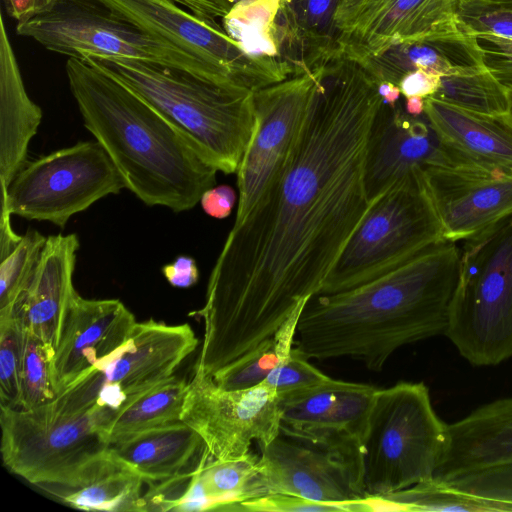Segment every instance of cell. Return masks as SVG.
Listing matches in <instances>:
<instances>
[{
  "mask_svg": "<svg viewBox=\"0 0 512 512\" xmlns=\"http://www.w3.org/2000/svg\"><path fill=\"white\" fill-rule=\"evenodd\" d=\"M449 149L448 158L422 169V176L443 238L459 243L479 238L512 218V168Z\"/></svg>",
  "mask_w": 512,
  "mask_h": 512,
  "instance_id": "16",
  "label": "cell"
},
{
  "mask_svg": "<svg viewBox=\"0 0 512 512\" xmlns=\"http://www.w3.org/2000/svg\"><path fill=\"white\" fill-rule=\"evenodd\" d=\"M396 511L407 512H496V506L487 500L453 489L431 479L411 487L381 495Z\"/></svg>",
  "mask_w": 512,
  "mask_h": 512,
  "instance_id": "35",
  "label": "cell"
},
{
  "mask_svg": "<svg viewBox=\"0 0 512 512\" xmlns=\"http://www.w3.org/2000/svg\"><path fill=\"white\" fill-rule=\"evenodd\" d=\"M144 484L141 475L116 459L110 451L107 459L83 484L54 495L77 509L140 511Z\"/></svg>",
  "mask_w": 512,
  "mask_h": 512,
  "instance_id": "28",
  "label": "cell"
},
{
  "mask_svg": "<svg viewBox=\"0 0 512 512\" xmlns=\"http://www.w3.org/2000/svg\"><path fill=\"white\" fill-rule=\"evenodd\" d=\"M136 323L120 300L86 299L76 293L54 356L59 395L119 349Z\"/></svg>",
  "mask_w": 512,
  "mask_h": 512,
  "instance_id": "20",
  "label": "cell"
},
{
  "mask_svg": "<svg viewBox=\"0 0 512 512\" xmlns=\"http://www.w3.org/2000/svg\"><path fill=\"white\" fill-rule=\"evenodd\" d=\"M16 33L69 58L137 59L231 86L201 61L140 29L99 0H56L17 23Z\"/></svg>",
  "mask_w": 512,
  "mask_h": 512,
  "instance_id": "9",
  "label": "cell"
},
{
  "mask_svg": "<svg viewBox=\"0 0 512 512\" xmlns=\"http://www.w3.org/2000/svg\"><path fill=\"white\" fill-rule=\"evenodd\" d=\"M360 500L327 503L291 494L274 493L243 501L238 504V510L248 512H361Z\"/></svg>",
  "mask_w": 512,
  "mask_h": 512,
  "instance_id": "38",
  "label": "cell"
},
{
  "mask_svg": "<svg viewBox=\"0 0 512 512\" xmlns=\"http://www.w3.org/2000/svg\"><path fill=\"white\" fill-rule=\"evenodd\" d=\"M376 390L372 385L331 378L280 395V432L363 454Z\"/></svg>",
  "mask_w": 512,
  "mask_h": 512,
  "instance_id": "18",
  "label": "cell"
},
{
  "mask_svg": "<svg viewBox=\"0 0 512 512\" xmlns=\"http://www.w3.org/2000/svg\"><path fill=\"white\" fill-rule=\"evenodd\" d=\"M486 67L505 86L512 84V38L493 34L476 35Z\"/></svg>",
  "mask_w": 512,
  "mask_h": 512,
  "instance_id": "40",
  "label": "cell"
},
{
  "mask_svg": "<svg viewBox=\"0 0 512 512\" xmlns=\"http://www.w3.org/2000/svg\"><path fill=\"white\" fill-rule=\"evenodd\" d=\"M0 408L4 466L53 495L83 484L110 454L103 409L67 413L53 403Z\"/></svg>",
  "mask_w": 512,
  "mask_h": 512,
  "instance_id": "5",
  "label": "cell"
},
{
  "mask_svg": "<svg viewBox=\"0 0 512 512\" xmlns=\"http://www.w3.org/2000/svg\"><path fill=\"white\" fill-rule=\"evenodd\" d=\"M462 2H475V3H483L495 5L507 9H512V0H459Z\"/></svg>",
  "mask_w": 512,
  "mask_h": 512,
  "instance_id": "48",
  "label": "cell"
},
{
  "mask_svg": "<svg viewBox=\"0 0 512 512\" xmlns=\"http://www.w3.org/2000/svg\"><path fill=\"white\" fill-rule=\"evenodd\" d=\"M330 379L331 377L315 368L293 347L264 383L271 386L280 396L322 384Z\"/></svg>",
  "mask_w": 512,
  "mask_h": 512,
  "instance_id": "37",
  "label": "cell"
},
{
  "mask_svg": "<svg viewBox=\"0 0 512 512\" xmlns=\"http://www.w3.org/2000/svg\"><path fill=\"white\" fill-rule=\"evenodd\" d=\"M458 0H342L334 16L337 57L364 62L408 41L459 26Z\"/></svg>",
  "mask_w": 512,
  "mask_h": 512,
  "instance_id": "17",
  "label": "cell"
},
{
  "mask_svg": "<svg viewBox=\"0 0 512 512\" xmlns=\"http://www.w3.org/2000/svg\"><path fill=\"white\" fill-rule=\"evenodd\" d=\"M448 424L423 382L377 389L363 444V485L381 496L431 480L442 459Z\"/></svg>",
  "mask_w": 512,
  "mask_h": 512,
  "instance_id": "6",
  "label": "cell"
},
{
  "mask_svg": "<svg viewBox=\"0 0 512 512\" xmlns=\"http://www.w3.org/2000/svg\"><path fill=\"white\" fill-rule=\"evenodd\" d=\"M509 89V96H510V109L508 115L512 118V84L509 86H506Z\"/></svg>",
  "mask_w": 512,
  "mask_h": 512,
  "instance_id": "49",
  "label": "cell"
},
{
  "mask_svg": "<svg viewBox=\"0 0 512 512\" xmlns=\"http://www.w3.org/2000/svg\"><path fill=\"white\" fill-rule=\"evenodd\" d=\"M341 1L280 0V54L293 74L313 70L337 58L334 16Z\"/></svg>",
  "mask_w": 512,
  "mask_h": 512,
  "instance_id": "26",
  "label": "cell"
},
{
  "mask_svg": "<svg viewBox=\"0 0 512 512\" xmlns=\"http://www.w3.org/2000/svg\"><path fill=\"white\" fill-rule=\"evenodd\" d=\"M83 60L150 105L210 166L237 172L254 130V91L137 59Z\"/></svg>",
  "mask_w": 512,
  "mask_h": 512,
  "instance_id": "4",
  "label": "cell"
},
{
  "mask_svg": "<svg viewBox=\"0 0 512 512\" xmlns=\"http://www.w3.org/2000/svg\"><path fill=\"white\" fill-rule=\"evenodd\" d=\"M42 120L27 94L15 52L0 17V190L4 192L27 163L28 146Z\"/></svg>",
  "mask_w": 512,
  "mask_h": 512,
  "instance_id": "23",
  "label": "cell"
},
{
  "mask_svg": "<svg viewBox=\"0 0 512 512\" xmlns=\"http://www.w3.org/2000/svg\"><path fill=\"white\" fill-rule=\"evenodd\" d=\"M280 0H245L222 18L223 29L246 52L281 58L277 34Z\"/></svg>",
  "mask_w": 512,
  "mask_h": 512,
  "instance_id": "30",
  "label": "cell"
},
{
  "mask_svg": "<svg viewBox=\"0 0 512 512\" xmlns=\"http://www.w3.org/2000/svg\"><path fill=\"white\" fill-rule=\"evenodd\" d=\"M460 254L458 243L444 239L362 285L313 295L298 318L295 349L319 361L349 357L379 372L399 348L444 335Z\"/></svg>",
  "mask_w": 512,
  "mask_h": 512,
  "instance_id": "2",
  "label": "cell"
},
{
  "mask_svg": "<svg viewBox=\"0 0 512 512\" xmlns=\"http://www.w3.org/2000/svg\"><path fill=\"white\" fill-rule=\"evenodd\" d=\"M180 420L198 433L210 459H240L251 453L253 441L267 444L280 433L278 395L264 382L225 390L212 375L194 369Z\"/></svg>",
  "mask_w": 512,
  "mask_h": 512,
  "instance_id": "14",
  "label": "cell"
},
{
  "mask_svg": "<svg viewBox=\"0 0 512 512\" xmlns=\"http://www.w3.org/2000/svg\"><path fill=\"white\" fill-rule=\"evenodd\" d=\"M112 455L142 476L159 482L198 466L205 445L186 423L153 427L110 444Z\"/></svg>",
  "mask_w": 512,
  "mask_h": 512,
  "instance_id": "25",
  "label": "cell"
},
{
  "mask_svg": "<svg viewBox=\"0 0 512 512\" xmlns=\"http://www.w3.org/2000/svg\"><path fill=\"white\" fill-rule=\"evenodd\" d=\"M54 356L51 344L22 328L20 408L32 409L58 398Z\"/></svg>",
  "mask_w": 512,
  "mask_h": 512,
  "instance_id": "34",
  "label": "cell"
},
{
  "mask_svg": "<svg viewBox=\"0 0 512 512\" xmlns=\"http://www.w3.org/2000/svg\"><path fill=\"white\" fill-rule=\"evenodd\" d=\"M56 0H6L7 12L17 23L48 9Z\"/></svg>",
  "mask_w": 512,
  "mask_h": 512,
  "instance_id": "45",
  "label": "cell"
},
{
  "mask_svg": "<svg viewBox=\"0 0 512 512\" xmlns=\"http://www.w3.org/2000/svg\"><path fill=\"white\" fill-rule=\"evenodd\" d=\"M161 272L167 282L176 288H190L198 282L199 270L195 259L187 255L177 256L165 264Z\"/></svg>",
  "mask_w": 512,
  "mask_h": 512,
  "instance_id": "42",
  "label": "cell"
},
{
  "mask_svg": "<svg viewBox=\"0 0 512 512\" xmlns=\"http://www.w3.org/2000/svg\"><path fill=\"white\" fill-rule=\"evenodd\" d=\"M79 247L74 233L48 236L33 277L12 311L23 329L55 350L77 293L73 274Z\"/></svg>",
  "mask_w": 512,
  "mask_h": 512,
  "instance_id": "21",
  "label": "cell"
},
{
  "mask_svg": "<svg viewBox=\"0 0 512 512\" xmlns=\"http://www.w3.org/2000/svg\"><path fill=\"white\" fill-rule=\"evenodd\" d=\"M424 114L452 150L475 161L512 168V118L486 115L425 98Z\"/></svg>",
  "mask_w": 512,
  "mask_h": 512,
  "instance_id": "24",
  "label": "cell"
},
{
  "mask_svg": "<svg viewBox=\"0 0 512 512\" xmlns=\"http://www.w3.org/2000/svg\"><path fill=\"white\" fill-rule=\"evenodd\" d=\"M47 237L28 230L14 243L0 247V318L13 308L29 285Z\"/></svg>",
  "mask_w": 512,
  "mask_h": 512,
  "instance_id": "33",
  "label": "cell"
},
{
  "mask_svg": "<svg viewBox=\"0 0 512 512\" xmlns=\"http://www.w3.org/2000/svg\"><path fill=\"white\" fill-rule=\"evenodd\" d=\"M444 335L475 366L512 357V218L464 241Z\"/></svg>",
  "mask_w": 512,
  "mask_h": 512,
  "instance_id": "7",
  "label": "cell"
},
{
  "mask_svg": "<svg viewBox=\"0 0 512 512\" xmlns=\"http://www.w3.org/2000/svg\"><path fill=\"white\" fill-rule=\"evenodd\" d=\"M22 328L11 315L0 318V405L16 408L21 401Z\"/></svg>",
  "mask_w": 512,
  "mask_h": 512,
  "instance_id": "36",
  "label": "cell"
},
{
  "mask_svg": "<svg viewBox=\"0 0 512 512\" xmlns=\"http://www.w3.org/2000/svg\"><path fill=\"white\" fill-rule=\"evenodd\" d=\"M457 16L461 26L474 35L493 34L512 38V9L458 0Z\"/></svg>",
  "mask_w": 512,
  "mask_h": 512,
  "instance_id": "39",
  "label": "cell"
},
{
  "mask_svg": "<svg viewBox=\"0 0 512 512\" xmlns=\"http://www.w3.org/2000/svg\"><path fill=\"white\" fill-rule=\"evenodd\" d=\"M450 154L425 114L383 103L371 126L364 167L370 203L413 169L443 163Z\"/></svg>",
  "mask_w": 512,
  "mask_h": 512,
  "instance_id": "19",
  "label": "cell"
},
{
  "mask_svg": "<svg viewBox=\"0 0 512 512\" xmlns=\"http://www.w3.org/2000/svg\"><path fill=\"white\" fill-rule=\"evenodd\" d=\"M188 390L185 379L171 376L128 398L112 412L102 432L112 444L141 431L180 421Z\"/></svg>",
  "mask_w": 512,
  "mask_h": 512,
  "instance_id": "27",
  "label": "cell"
},
{
  "mask_svg": "<svg viewBox=\"0 0 512 512\" xmlns=\"http://www.w3.org/2000/svg\"><path fill=\"white\" fill-rule=\"evenodd\" d=\"M237 196L229 185H219L207 189L201 196L200 204L204 212L216 219H223L231 214Z\"/></svg>",
  "mask_w": 512,
  "mask_h": 512,
  "instance_id": "41",
  "label": "cell"
},
{
  "mask_svg": "<svg viewBox=\"0 0 512 512\" xmlns=\"http://www.w3.org/2000/svg\"><path fill=\"white\" fill-rule=\"evenodd\" d=\"M360 64L378 83L391 82L395 85L405 74L418 69L442 77L487 68L476 35L461 24L418 40L397 44Z\"/></svg>",
  "mask_w": 512,
  "mask_h": 512,
  "instance_id": "22",
  "label": "cell"
},
{
  "mask_svg": "<svg viewBox=\"0 0 512 512\" xmlns=\"http://www.w3.org/2000/svg\"><path fill=\"white\" fill-rule=\"evenodd\" d=\"M441 240L442 226L417 167L371 203L318 294L369 282Z\"/></svg>",
  "mask_w": 512,
  "mask_h": 512,
  "instance_id": "8",
  "label": "cell"
},
{
  "mask_svg": "<svg viewBox=\"0 0 512 512\" xmlns=\"http://www.w3.org/2000/svg\"><path fill=\"white\" fill-rule=\"evenodd\" d=\"M321 67L254 91L255 125L237 170L234 223L243 220L280 177L314 96Z\"/></svg>",
  "mask_w": 512,
  "mask_h": 512,
  "instance_id": "13",
  "label": "cell"
},
{
  "mask_svg": "<svg viewBox=\"0 0 512 512\" xmlns=\"http://www.w3.org/2000/svg\"><path fill=\"white\" fill-rule=\"evenodd\" d=\"M301 311L293 314L272 337L217 370L212 375L215 383L232 391L253 388L263 383L293 349Z\"/></svg>",
  "mask_w": 512,
  "mask_h": 512,
  "instance_id": "29",
  "label": "cell"
},
{
  "mask_svg": "<svg viewBox=\"0 0 512 512\" xmlns=\"http://www.w3.org/2000/svg\"><path fill=\"white\" fill-rule=\"evenodd\" d=\"M430 97L486 115H507L510 109L509 89L488 68L442 76Z\"/></svg>",
  "mask_w": 512,
  "mask_h": 512,
  "instance_id": "31",
  "label": "cell"
},
{
  "mask_svg": "<svg viewBox=\"0 0 512 512\" xmlns=\"http://www.w3.org/2000/svg\"><path fill=\"white\" fill-rule=\"evenodd\" d=\"M384 103L357 61L322 66L288 161L249 214L234 223L210 273L196 366L213 375L272 337L318 294L370 207L364 167Z\"/></svg>",
  "mask_w": 512,
  "mask_h": 512,
  "instance_id": "1",
  "label": "cell"
},
{
  "mask_svg": "<svg viewBox=\"0 0 512 512\" xmlns=\"http://www.w3.org/2000/svg\"><path fill=\"white\" fill-rule=\"evenodd\" d=\"M147 33L210 67L226 84L256 91L293 74L282 59L245 51L213 19L174 0H99Z\"/></svg>",
  "mask_w": 512,
  "mask_h": 512,
  "instance_id": "12",
  "label": "cell"
},
{
  "mask_svg": "<svg viewBox=\"0 0 512 512\" xmlns=\"http://www.w3.org/2000/svg\"><path fill=\"white\" fill-rule=\"evenodd\" d=\"M257 461L251 453L240 459L213 460L204 451L198 473L212 510H238L239 503L252 498Z\"/></svg>",
  "mask_w": 512,
  "mask_h": 512,
  "instance_id": "32",
  "label": "cell"
},
{
  "mask_svg": "<svg viewBox=\"0 0 512 512\" xmlns=\"http://www.w3.org/2000/svg\"><path fill=\"white\" fill-rule=\"evenodd\" d=\"M125 187L98 141L78 142L26 163L1 192V209L64 228L71 216Z\"/></svg>",
  "mask_w": 512,
  "mask_h": 512,
  "instance_id": "10",
  "label": "cell"
},
{
  "mask_svg": "<svg viewBox=\"0 0 512 512\" xmlns=\"http://www.w3.org/2000/svg\"><path fill=\"white\" fill-rule=\"evenodd\" d=\"M66 74L85 128L106 150L125 187L148 206L194 208L217 170L179 132L122 83L69 58Z\"/></svg>",
  "mask_w": 512,
  "mask_h": 512,
  "instance_id": "3",
  "label": "cell"
},
{
  "mask_svg": "<svg viewBox=\"0 0 512 512\" xmlns=\"http://www.w3.org/2000/svg\"><path fill=\"white\" fill-rule=\"evenodd\" d=\"M441 76L418 69L405 74L398 86L405 97L420 96L430 97L436 93L440 86Z\"/></svg>",
  "mask_w": 512,
  "mask_h": 512,
  "instance_id": "43",
  "label": "cell"
},
{
  "mask_svg": "<svg viewBox=\"0 0 512 512\" xmlns=\"http://www.w3.org/2000/svg\"><path fill=\"white\" fill-rule=\"evenodd\" d=\"M198 342L187 323L137 322L119 349L74 382L53 404L67 413L99 408L111 414L128 398L173 376Z\"/></svg>",
  "mask_w": 512,
  "mask_h": 512,
  "instance_id": "11",
  "label": "cell"
},
{
  "mask_svg": "<svg viewBox=\"0 0 512 512\" xmlns=\"http://www.w3.org/2000/svg\"><path fill=\"white\" fill-rule=\"evenodd\" d=\"M378 92L384 103L390 106L396 105L401 95L399 86L391 82L378 83Z\"/></svg>",
  "mask_w": 512,
  "mask_h": 512,
  "instance_id": "46",
  "label": "cell"
},
{
  "mask_svg": "<svg viewBox=\"0 0 512 512\" xmlns=\"http://www.w3.org/2000/svg\"><path fill=\"white\" fill-rule=\"evenodd\" d=\"M405 99L404 109L409 115L420 116L424 114L425 98L412 96Z\"/></svg>",
  "mask_w": 512,
  "mask_h": 512,
  "instance_id": "47",
  "label": "cell"
},
{
  "mask_svg": "<svg viewBox=\"0 0 512 512\" xmlns=\"http://www.w3.org/2000/svg\"><path fill=\"white\" fill-rule=\"evenodd\" d=\"M192 13L213 19L226 16L238 3L245 0H174Z\"/></svg>",
  "mask_w": 512,
  "mask_h": 512,
  "instance_id": "44",
  "label": "cell"
},
{
  "mask_svg": "<svg viewBox=\"0 0 512 512\" xmlns=\"http://www.w3.org/2000/svg\"><path fill=\"white\" fill-rule=\"evenodd\" d=\"M260 446L252 499L283 493L319 502L366 498L362 454L279 433Z\"/></svg>",
  "mask_w": 512,
  "mask_h": 512,
  "instance_id": "15",
  "label": "cell"
}]
</instances>
